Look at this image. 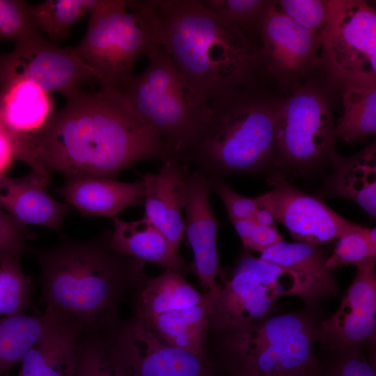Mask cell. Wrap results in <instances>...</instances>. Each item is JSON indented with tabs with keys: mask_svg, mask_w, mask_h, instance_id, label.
<instances>
[{
	"mask_svg": "<svg viewBox=\"0 0 376 376\" xmlns=\"http://www.w3.org/2000/svg\"><path fill=\"white\" fill-rule=\"evenodd\" d=\"M65 98L42 129L19 137L16 158L32 171L49 175L58 171L67 178L114 179L139 162L172 158L118 91L101 86Z\"/></svg>",
	"mask_w": 376,
	"mask_h": 376,
	"instance_id": "6da1fadb",
	"label": "cell"
},
{
	"mask_svg": "<svg viewBox=\"0 0 376 376\" xmlns=\"http://www.w3.org/2000/svg\"><path fill=\"white\" fill-rule=\"evenodd\" d=\"M260 76L207 98L201 123L178 159L208 178L278 166L275 118L283 93Z\"/></svg>",
	"mask_w": 376,
	"mask_h": 376,
	"instance_id": "7a4b0ae2",
	"label": "cell"
},
{
	"mask_svg": "<svg viewBox=\"0 0 376 376\" xmlns=\"http://www.w3.org/2000/svg\"><path fill=\"white\" fill-rule=\"evenodd\" d=\"M159 43L205 99L265 75L260 49L203 0H148Z\"/></svg>",
	"mask_w": 376,
	"mask_h": 376,
	"instance_id": "3957f363",
	"label": "cell"
},
{
	"mask_svg": "<svg viewBox=\"0 0 376 376\" xmlns=\"http://www.w3.org/2000/svg\"><path fill=\"white\" fill-rule=\"evenodd\" d=\"M32 252L40 268L46 308L73 320L82 331H99L112 322L127 290L146 280L145 263L113 251L107 236L63 240Z\"/></svg>",
	"mask_w": 376,
	"mask_h": 376,
	"instance_id": "277c9868",
	"label": "cell"
},
{
	"mask_svg": "<svg viewBox=\"0 0 376 376\" xmlns=\"http://www.w3.org/2000/svg\"><path fill=\"white\" fill-rule=\"evenodd\" d=\"M147 56L144 72L133 75L118 91L178 159L201 123L207 99L189 84L162 46Z\"/></svg>",
	"mask_w": 376,
	"mask_h": 376,
	"instance_id": "5b68a950",
	"label": "cell"
},
{
	"mask_svg": "<svg viewBox=\"0 0 376 376\" xmlns=\"http://www.w3.org/2000/svg\"><path fill=\"white\" fill-rule=\"evenodd\" d=\"M77 56L97 73L101 86L118 91L136 61L159 45L157 21L148 0H101L90 13Z\"/></svg>",
	"mask_w": 376,
	"mask_h": 376,
	"instance_id": "8992f818",
	"label": "cell"
},
{
	"mask_svg": "<svg viewBox=\"0 0 376 376\" xmlns=\"http://www.w3.org/2000/svg\"><path fill=\"white\" fill-rule=\"evenodd\" d=\"M338 91L318 67L281 93L275 118L278 166L304 171L332 162L336 153L333 107Z\"/></svg>",
	"mask_w": 376,
	"mask_h": 376,
	"instance_id": "52a82bcc",
	"label": "cell"
},
{
	"mask_svg": "<svg viewBox=\"0 0 376 376\" xmlns=\"http://www.w3.org/2000/svg\"><path fill=\"white\" fill-rule=\"evenodd\" d=\"M318 325L306 312L266 317L233 331L229 348L239 374L296 376L318 367Z\"/></svg>",
	"mask_w": 376,
	"mask_h": 376,
	"instance_id": "ba28073f",
	"label": "cell"
},
{
	"mask_svg": "<svg viewBox=\"0 0 376 376\" xmlns=\"http://www.w3.org/2000/svg\"><path fill=\"white\" fill-rule=\"evenodd\" d=\"M318 68L339 91L376 86V11L361 0H329Z\"/></svg>",
	"mask_w": 376,
	"mask_h": 376,
	"instance_id": "9c48e42d",
	"label": "cell"
},
{
	"mask_svg": "<svg viewBox=\"0 0 376 376\" xmlns=\"http://www.w3.org/2000/svg\"><path fill=\"white\" fill-rule=\"evenodd\" d=\"M281 295H295L311 306L307 283L296 272L246 251L232 277L215 298L210 321L221 330L235 331L269 315Z\"/></svg>",
	"mask_w": 376,
	"mask_h": 376,
	"instance_id": "30bf717a",
	"label": "cell"
},
{
	"mask_svg": "<svg viewBox=\"0 0 376 376\" xmlns=\"http://www.w3.org/2000/svg\"><path fill=\"white\" fill-rule=\"evenodd\" d=\"M120 376H204L203 359L166 342L146 320L136 318L103 338Z\"/></svg>",
	"mask_w": 376,
	"mask_h": 376,
	"instance_id": "8fae6325",
	"label": "cell"
},
{
	"mask_svg": "<svg viewBox=\"0 0 376 376\" xmlns=\"http://www.w3.org/2000/svg\"><path fill=\"white\" fill-rule=\"evenodd\" d=\"M14 49L0 54V85L12 79L33 81L48 93L66 97L86 84L101 79L85 64L73 48L59 47L35 32L15 45Z\"/></svg>",
	"mask_w": 376,
	"mask_h": 376,
	"instance_id": "7c38bea8",
	"label": "cell"
},
{
	"mask_svg": "<svg viewBox=\"0 0 376 376\" xmlns=\"http://www.w3.org/2000/svg\"><path fill=\"white\" fill-rule=\"evenodd\" d=\"M267 183L272 189L255 197L258 207L270 212L297 242L319 245L361 226L336 213L320 198L293 186L281 172L272 173Z\"/></svg>",
	"mask_w": 376,
	"mask_h": 376,
	"instance_id": "4fadbf2b",
	"label": "cell"
},
{
	"mask_svg": "<svg viewBox=\"0 0 376 376\" xmlns=\"http://www.w3.org/2000/svg\"><path fill=\"white\" fill-rule=\"evenodd\" d=\"M259 41L265 73L284 92L319 65L320 37L279 11L274 1L261 22Z\"/></svg>",
	"mask_w": 376,
	"mask_h": 376,
	"instance_id": "5bb4252c",
	"label": "cell"
},
{
	"mask_svg": "<svg viewBox=\"0 0 376 376\" xmlns=\"http://www.w3.org/2000/svg\"><path fill=\"white\" fill-rule=\"evenodd\" d=\"M356 274L340 306L318 325L317 341L335 354L375 344L376 331L375 259L355 265Z\"/></svg>",
	"mask_w": 376,
	"mask_h": 376,
	"instance_id": "9a60e30c",
	"label": "cell"
},
{
	"mask_svg": "<svg viewBox=\"0 0 376 376\" xmlns=\"http://www.w3.org/2000/svg\"><path fill=\"white\" fill-rule=\"evenodd\" d=\"M210 192L207 175L197 170L190 172L184 192L185 233L194 253L195 272L207 291L217 285L216 279L220 273L219 222L210 205Z\"/></svg>",
	"mask_w": 376,
	"mask_h": 376,
	"instance_id": "2e32d148",
	"label": "cell"
},
{
	"mask_svg": "<svg viewBox=\"0 0 376 376\" xmlns=\"http://www.w3.org/2000/svg\"><path fill=\"white\" fill-rule=\"evenodd\" d=\"M162 163L157 173L148 172L141 178L145 188V217L164 234L172 249L178 252L185 234L184 192L191 171L187 164L175 158Z\"/></svg>",
	"mask_w": 376,
	"mask_h": 376,
	"instance_id": "e0dca14e",
	"label": "cell"
},
{
	"mask_svg": "<svg viewBox=\"0 0 376 376\" xmlns=\"http://www.w3.org/2000/svg\"><path fill=\"white\" fill-rule=\"evenodd\" d=\"M50 175L32 171L13 178L0 176V207L17 221L26 225L61 230L69 205L54 199L47 191Z\"/></svg>",
	"mask_w": 376,
	"mask_h": 376,
	"instance_id": "ac0fdd59",
	"label": "cell"
},
{
	"mask_svg": "<svg viewBox=\"0 0 376 376\" xmlns=\"http://www.w3.org/2000/svg\"><path fill=\"white\" fill-rule=\"evenodd\" d=\"M81 331L77 323L58 313L24 355L16 376H75Z\"/></svg>",
	"mask_w": 376,
	"mask_h": 376,
	"instance_id": "d6986e66",
	"label": "cell"
},
{
	"mask_svg": "<svg viewBox=\"0 0 376 376\" xmlns=\"http://www.w3.org/2000/svg\"><path fill=\"white\" fill-rule=\"evenodd\" d=\"M68 205L86 216L115 217L132 205L143 203L142 179L133 183L103 178H69L57 190Z\"/></svg>",
	"mask_w": 376,
	"mask_h": 376,
	"instance_id": "ffe728a7",
	"label": "cell"
},
{
	"mask_svg": "<svg viewBox=\"0 0 376 376\" xmlns=\"http://www.w3.org/2000/svg\"><path fill=\"white\" fill-rule=\"evenodd\" d=\"M113 230L107 235L109 247L135 260L149 262L185 274L189 267L174 251L164 234L145 217L124 221L113 217Z\"/></svg>",
	"mask_w": 376,
	"mask_h": 376,
	"instance_id": "44dd1931",
	"label": "cell"
},
{
	"mask_svg": "<svg viewBox=\"0 0 376 376\" xmlns=\"http://www.w3.org/2000/svg\"><path fill=\"white\" fill-rule=\"evenodd\" d=\"M0 110L15 148L19 136L46 125L54 115V103L49 93L36 83L15 79L0 85Z\"/></svg>",
	"mask_w": 376,
	"mask_h": 376,
	"instance_id": "7402d4cb",
	"label": "cell"
},
{
	"mask_svg": "<svg viewBox=\"0 0 376 376\" xmlns=\"http://www.w3.org/2000/svg\"><path fill=\"white\" fill-rule=\"evenodd\" d=\"M327 183L328 194L350 199L372 218L376 217V145L373 141L358 153L344 157L337 153Z\"/></svg>",
	"mask_w": 376,
	"mask_h": 376,
	"instance_id": "603a6c76",
	"label": "cell"
},
{
	"mask_svg": "<svg viewBox=\"0 0 376 376\" xmlns=\"http://www.w3.org/2000/svg\"><path fill=\"white\" fill-rule=\"evenodd\" d=\"M221 285L206 291L203 300L187 308L162 313L143 320L169 344L203 359V345L212 306ZM143 320V319H141Z\"/></svg>",
	"mask_w": 376,
	"mask_h": 376,
	"instance_id": "cb8c5ba5",
	"label": "cell"
},
{
	"mask_svg": "<svg viewBox=\"0 0 376 376\" xmlns=\"http://www.w3.org/2000/svg\"><path fill=\"white\" fill-rule=\"evenodd\" d=\"M259 258L298 274L320 300L338 292L334 269L326 267L328 257L318 244L283 240L261 252Z\"/></svg>",
	"mask_w": 376,
	"mask_h": 376,
	"instance_id": "d4e9b609",
	"label": "cell"
},
{
	"mask_svg": "<svg viewBox=\"0 0 376 376\" xmlns=\"http://www.w3.org/2000/svg\"><path fill=\"white\" fill-rule=\"evenodd\" d=\"M143 283L136 299V318L139 319L189 308L205 297L185 279L184 274L173 270L166 269Z\"/></svg>",
	"mask_w": 376,
	"mask_h": 376,
	"instance_id": "484cf974",
	"label": "cell"
},
{
	"mask_svg": "<svg viewBox=\"0 0 376 376\" xmlns=\"http://www.w3.org/2000/svg\"><path fill=\"white\" fill-rule=\"evenodd\" d=\"M57 315L46 308L40 315L21 313L0 317V376L21 361Z\"/></svg>",
	"mask_w": 376,
	"mask_h": 376,
	"instance_id": "4316f807",
	"label": "cell"
},
{
	"mask_svg": "<svg viewBox=\"0 0 376 376\" xmlns=\"http://www.w3.org/2000/svg\"><path fill=\"white\" fill-rule=\"evenodd\" d=\"M340 91L343 113L336 123V138L352 143L375 136L376 86H348Z\"/></svg>",
	"mask_w": 376,
	"mask_h": 376,
	"instance_id": "83f0119b",
	"label": "cell"
},
{
	"mask_svg": "<svg viewBox=\"0 0 376 376\" xmlns=\"http://www.w3.org/2000/svg\"><path fill=\"white\" fill-rule=\"evenodd\" d=\"M101 0H46L29 4L32 28L44 33L51 41L64 40L81 17L94 10Z\"/></svg>",
	"mask_w": 376,
	"mask_h": 376,
	"instance_id": "f1b7e54d",
	"label": "cell"
},
{
	"mask_svg": "<svg viewBox=\"0 0 376 376\" xmlns=\"http://www.w3.org/2000/svg\"><path fill=\"white\" fill-rule=\"evenodd\" d=\"M219 16L237 28L260 49L261 22L273 1L203 0Z\"/></svg>",
	"mask_w": 376,
	"mask_h": 376,
	"instance_id": "f546056e",
	"label": "cell"
},
{
	"mask_svg": "<svg viewBox=\"0 0 376 376\" xmlns=\"http://www.w3.org/2000/svg\"><path fill=\"white\" fill-rule=\"evenodd\" d=\"M19 259L0 260V317L25 313L31 303L33 282L22 270Z\"/></svg>",
	"mask_w": 376,
	"mask_h": 376,
	"instance_id": "4dcf8cb0",
	"label": "cell"
},
{
	"mask_svg": "<svg viewBox=\"0 0 376 376\" xmlns=\"http://www.w3.org/2000/svg\"><path fill=\"white\" fill-rule=\"evenodd\" d=\"M376 258V230L360 226L337 240L326 267L334 269L341 265H354Z\"/></svg>",
	"mask_w": 376,
	"mask_h": 376,
	"instance_id": "1f68e13d",
	"label": "cell"
},
{
	"mask_svg": "<svg viewBox=\"0 0 376 376\" xmlns=\"http://www.w3.org/2000/svg\"><path fill=\"white\" fill-rule=\"evenodd\" d=\"M75 376H120L98 332L81 331L77 344Z\"/></svg>",
	"mask_w": 376,
	"mask_h": 376,
	"instance_id": "d6a6232c",
	"label": "cell"
},
{
	"mask_svg": "<svg viewBox=\"0 0 376 376\" xmlns=\"http://www.w3.org/2000/svg\"><path fill=\"white\" fill-rule=\"evenodd\" d=\"M274 5L282 13L321 38L328 20V1L279 0L274 1Z\"/></svg>",
	"mask_w": 376,
	"mask_h": 376,
	"instance_id": "836d02e7",
	"label": "cell"
},
{
	"mask_svg": "<svg viewBox=\"0 0 376 376\" xmlns=\"http://www.w3.org/2000/svg\"><path fill=\"white\" fill-rule=\"evenodd\" d=\"M29 8L25 1L0 0V42L15 45L36 32L30 23Z\"/></svg>",
	"mask_w": 376,
	"mask_h": 376,
	"instance_id": "e575fe53",
	"label": "cell"
},
{
	"mask_svg": "<svg viewBox=\"0 0 376 376\" xmlns=\"http://www.w3.org/2000/svg\"><path fill=\"white\" fill-rule=\"evenodd\" d=\"M207 178L210 191L216 193L224 203L230 221L251 219L260 208L255 198L237 193L225 183L224 179Z\"/></svg>",
	"mask_w": 376,
	"mask_h": 376,
	"instance_id": "d590c367",
	"label": "cell"
},
{
	"mask_svg": "<svg viewBox=\"0 0 376 376\" xmlns=\"http://www.w3.org/2000/svg\"><path fill=\"white\" fill-rule=\"evenodd\" d=\"M33 237L26 225L0 207V260L6 257H19L26 242Z\"/></svg>",
	"mask_w": 376,
	"mask_h": 376,
	"instance_id": "8d00e7d4",
	"label": "cell"
},
{
	"mask_svg": "<svg viewBox=\"0 0 376 376\" xmlns=\"http://www.w3.org/2000/svg\"><path fill=\"white\" fill-rule=\"evenodd\" d=\"M322 376H376L375 364L365 357L362 347L336 354Z\"/></svg>",
	"mask_w": 376,
	"mask_h": 376,
	"instance_id": "74e56055",
	"label": "cell"
},
{
	"mask_svg": "<svg viewBox=\"0 0 376 376\" xmlns=\"http://www.w3.org/2000/svg\"><path fill=\"white\" fill-rule=\"evenodd\" d=\"M283 240L276 226H256L243 244L246 249L259 251L268 249Z\"/></svg>",
	"mask_w": 376,
	"mask_h": 376,
	"instance_id": "f35d334b",
	"label": "cell"
},
{
	"mask_svg": "<svg viewBox=\"0 0 376 376\" xmlns=\"http://www.w3.org/2000/svg\"><path fill=\"white\" fill-rule=\"evenodd\" d=\"M15 158V152L11 141L0 132V176L4 175Z\"/></svg>",
	"mask_w": 376,
	"mask_h": 376,
	"instance_id": "ab89813d",
	"label": "cell"
},
{
	"mask_svg": "<svg viewBox=\"0 0 376 376\" xmlns=\"http://www.w3.org/2000/svg\"><path fill=\"white\" fill-rule=\"evenodd\" d=\"M230 222L242 243L247 240L256 226L251 219L231 220Z\"/></svg>",
	"mask_w": 376,
	"mask_h": 376,
	"instance_id": "60d3db41",
	"label": "cell"
},
{
	"mask_svg": "<svg viewBox=\"0 0 376 376\" xmlns=\"http://www.w3.org/2000/svg\"><path fill=\"white\" fill-rule=\"evenodd\" d=\"M251 219L258 225L276 226V221L271 213L262 208H259Z\"/></svg>",
	"mask_w": 376,
	"mask_h": 376,
	"instance_id": "b9f144b4",
	"label": "cell"
},
{
	"mask_svg": "<svg viewBox=\"0 0 376 376\" xmlns=\"http://www.w3.org/2000/svg\"><path fill=\"white\" fill-rule=\"evenodd\" d=\"M296 376H322V367L319 366L317 368L299 374Z\"/></svg>",
	"mask_w": 376,
	"mask_h": 376,
	"instance_id": "7bdbcfd3",
	"label": "cell"
},
{
	"mask_svg": "<svg viewBox=\"0 0 376 376\" xmlns=\"http://www.w3.org/2000/svg\"><path fill=\"white\" fill-rule=\"evenodd\" d=\"M237 376H251V375H246V374H239Z\"/></svg>",
	"mask_w": 376,
	"mask_h": 376,
	"instance_id": "ee69618b",
	"label": "cell"
}]
</instances>
